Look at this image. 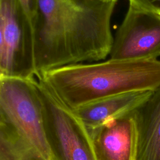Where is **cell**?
Returning a JSON list of instances; mask_svg holds the SVG:
<instances>
[{"mask_svg":"<svg viewBox=\"0 0 160 160\" xmlns=\"http://www.w3.org/2000/svg\"><path fill=\"white\" fill-rule=\"evenodd\" d=\"M89 130L98 160H136L138 129L134 112Z\"/></svg>","mask_w":160,"mask_h":160,"instance_id":"7","label":"cell"},{"mask_svg":"<svg viewBox=\"0 0 160 160\" xmlns=\"http://www.w3.org/2000/svg\"><path fill=\"white\" fill-rule=\"evenodd\" d=\"M0 160H47L9 124L0 121Z\"/></svg>","mask_w":160,"mask_h":160,"instance_id":"10","label":"cell"},{"mask_svg":"<svg viewBox=\"0 0 160 160\" xmlns=\"http://www.w3.org/2000/svg\"><path fill=\"white\" fill-rule=\"evenodd\" d=\"M38 83L51 160H98L89 130L82 119L38 79Z\"/></svg>","mask_w":160,"mask_h":160,"instance_id":"4","label":"cell"},{"mask_svg":"<svg viewBox=\"0 0 160 160\" xmlns=\"http://www.w3.org/2000/svg\"><path fill=\"white\" fill-rule=\"evenodd\" d=\"M106 1H118V0H104Z\"/></svg>","mask_w":160,"mask_h":160,"instance_id":"13","label":"cell"},{"mask_svg":"<svg viewBox=\"0 0 160 160\" xmlns=\"http://www.w3.org/2000/svg\"><path fill=\"white\" fill-rule=\"evenodd\" d=\"M35 76L31 21L18 0H0V78Z\"/></svg>","mask_w":160,"mask_h":160,"instance_id":"5","label":"cell"},{"mask_svg":"<svg viewBox=\"0 0 160 160\" xmlns=\"http://www.w3.org/2000/svg\"><path fill=\"white\" fill-rule=\"evenodd\" d=\"M117 1L38 0L31 21L36 77L65 66L109 56Z\"/></svg>","mask_w":160,"mask_h":160,"instance_id":"1","label":"cell"},{"mask_svg":"<svg viewBox=\"0 0 160 160\" xmlns=\"http://www.w3.org/2000/svg\"><path fill=\"white\" fill-rule=\"evenodd\" d=\"M112 59H150L160 56V16L129 4L113 38Z\"/></svg>","mask_w":160,"mask_h":160,"instance_id":"6","label":"cell"},{"mask_svg":"<svg viewBox=\"0 0 160 160\" xmlns=\"http://www.w3.org/2000/svg\"><path fill=\"white\" fill-rule=\"evenodd\" d=\"M129 4L156 14L160 12V0H128Z\"/></svg>","mask_w":160,"mask_h":160,"instance_id":"11","label":"cell"},{"mask_svg":"<svg viewBox=\"0 0 160 160\" xmlns=\"http://www.w3.org/2000/svg\"><path fill=\"white\" fill-rule=\"evenodd\" d=\"M159 14V16H160V12H159V14Z\"/></svg>","mask_w":160,"mask_h":160,"instance_id":"14","label":"cell"},{"mask_svg":"<svg viewBox=\"0 0 160 160\" xmlns=\"http://www.w3.org/2000/svg\"><path fill=\"white\" fill-rule=\"evenodd\" d=\"M154 91H142L106 98L74 109L89 129L129 115L141 106Z\"/></svg>","mask_w":160,"mask_h":160,"instance_id":"8","label":"cell"},{"mask_svg":"<svg viewBox=\"0 0 160 160\" xmlns=\"http://www.w3.org/2000/svg\"><path fill=\"white\" fill-rule=\"evenodd\" d=\"M0 121L14 128L51 160L38 79L0 78Z\"/></svg>","mask_w":160,"mask_h":160,"instance_id":"3","label":"cell"},{"mask_svg":"<svg viewBox=\"0 0 160 160\" xmlns=\"http://www.w3.org/2000/svg\"><path fill=\"white\" fill-rule=\"evenodd\" d=\"M75 109L110 96L160 88V61L112 59L78 63L48 71L37 78Z\"/></svg>","mask_w":160,"mask_h":160,"instance_id":"2","label":"cell"},{"mask_svg":"<svg viewBox=\"0 0 160 160\" xmlns=\"http://www.w3.org/2000/svg\"><path fill=\"white\" fill-rule=\"evenodd\" d=\"M134 116L138 129L136 160H160V88Z\"/></svg>","mask_w":160,"mask_h":160,"instance_id":"9","label":"cell"},{"mask_svg":"<svg viewBox=\"0 0 160 160\" xmlns=\"http://www.w3.org/2000/svg\"><path fill=\"white\" fill-rule=\"evenodd\" d=\"M31 21L34 19L37 11L38 0H18Z\"/></svg>","mask_w":160,"mask_h":160,"instance_id":"12","label":"cell"}]
</instances>
